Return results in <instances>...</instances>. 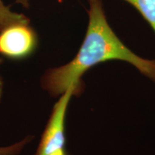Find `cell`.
<instances>
[{
	"label": "cell",
	"mask_w": 155,
	"mask_h": 155,
	"mask_svg": "<svg viewBox=\"0 0 155 155\" xmlns=\"http://www.w3.org/2000/svg\"><path fill=\"white\" fill-rule=\"evenodd\" d=\"M139 12L155 32V0H124Z\"/></svg>",
	"instance_id": "cell-5"
},
{
	"label": "cell",
	"mask_w": 155,
	"mask_h": 155,
	"mask_svg": "<svg viewBox=\"0 0 155 155\" xmlns=\"http://www.w3.org/2000/svg\"><path fill=\"white\" fill-rule=\"evenodd\" d=\"M88 2V25L79 51L66 65L46 72L42 79L43 88L54 96L73 86L81 89V77L88 69L113 60L131 63L155 82V60L139 57L122 42L108 25L101 0Z\"/></svg>",
	"instance_id": "cell-1"
},
{
	"label": "cell",
	"mask_w": 155,
	"mask_h": 155,
	"mask_svg": "<svg viewBox=\"0 0 155 155\" xmlns=\"http://www.w3.org/2000/svg\"><path fill=\"white\" fill-rule=\"evenodd\" d=\"M49 155H67V154L64 149H61V150H57L55 151V152L51 153V154H50Z\"/></svg>",
	"instance_id": "cell-7"
},
{
	"label": "cell",
	"mask_w": 155,
	"mask_h": 155,
	"mask_svg": "<svg viewBox=\"0 0 155 155\" xmlns=\"http://www.w3.org/2000/svg\"><path fill=\"white\" fill-rule=\"evenodd\" d=\"M29 24V19L24 15L12 11L10 8L0 0V32L12 25Z\"/></svg>",
	"instance_id": "cell-4"
},
{
	"label": "cell",
	"mask_w": 155,
	"mask_h": 155,
	"mask_svg": "<svg viewBox=\"0 0 155 155\" xmlns=\"http://www.w3.org/2000/svg\"><path fill=\"white\" fill-rule=\"evenodd\" d=\"M30 140L31 138L27 137L19 142L11 145V146L0 147V155H18L22 152L25 145Z\"/></svg>",
	"instance_id": "cell-6"
},
{
	"label": "cell",
	"mask_w": 155,
	"mask_h": 155,
	"mask_svg": "<svg viewBox=\"0 0 155 155\" xmlns=\"http://www.w3.org/2000/svg\"><path fill=\"white\" fill-rule=\"evenodd\" d=\"M36 37L27 24L9 26L0 32V53L12 58H21L33 51Z\"/></svg>",
	"instance_id": "cell-3"
},
{
	"label": "cell",
	"mask_w": 155,
	"mask_h": 155,
	"mask_svg": "<svg viewBox=\"0 0 155 155\" xmlns=\"http://www.w3.org/2000/svg\"><path fill=\"white\" fill-rule=\"evenodd\" d=\"M81 89L71 86L64 92L54 106L51 116L35 155H49L64 149L65 143V119L67 108L73 95L79 94Z\"/></svg>",
	"instance_id": "cell-2"
},
{
	"label": "cell",
	"mask_w": 155,
	"mask_h": 155,
	"mask_svg": "<svg viewBox=\"0 0 155 155\" xmlns=\"http://www.w3.org/2000/svg\"><path fill=\"white\" fill-rule=\"evenodd\" d=\"M2 63V59L0 58V65ZM2 91H3V82L2 80V78L0 76V99H1L2 95Z\"/></svg>",
	"instance_id": "cell-8"
}]
</instances>
